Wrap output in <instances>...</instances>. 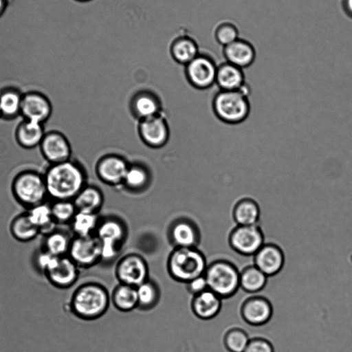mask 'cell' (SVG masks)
I'll return each instance as SVG.
<instances>
[{
  "label": "cell",
  "mask_w": 352,
  "mask_h": 352,
  "mask_svg": "<svg viewBox=\"0 0 352 352\" xmlns=\"http://www.w3.org/2000/svg\"><path fill=\"white\" fill-rule=\"evenodd\" d=\"M135 108L138 114L144 118L155 116L157 111L155 101L148 96H141L135 102Z\"/></svg>",
  "instance_id": "f35d334b"
},
{
  "label": "cell",
  "mask_w": 352,
  "mask_h": 352,
  "mask_svg": "<svg viewBox=\"0 0 352 352\" xmlns=\"http://www.w3.org/2000/svg\"><path fill=\"white\" fill-rule=\"evenodd\" d=\"M52 112V103L44 93L37 90L23 92L21 111L22 119L45 124Z\"/></svg>",
  "instance_id": "9c48e42d"
},
{
  "label": "cell",
  "mask_w": 352,
  "mask_h": 352,
  "mask_svg": "<svg viewBox=\"0 0 352 352\" xmlns=\"http://www.w3.org/2000/svg\"><path fill=\"white\" fill-rule=\"evenodd\" d=\"M243 352H274V347L267 339L256 337L250 338Z\"/></svg>",
  "instance_id": "60d3db41"
},
{
  "label": "cell",
  "mask_w": 352,
  "mask_h": 352,
  "mask_svg": "<svg viewBox=\"0 0 352 352\" xmlns=\"http://www.w3.org/2000/svg\"><path fill=\"white\" fill-rule=\"evenodd\" d=\"M29 217L38 228L40 234L45 236L57 228L50 205V201H45L26 210Z\"/></svg>",
  "instance_id": "4316f807"
},
{
  "label": "cell",
  "mask_w": 352,
  "mask_h": 352,
  "mask_svg": "<svg viewBox=\"0 0 352 352\" xmlns=\"http://www.w3.org/2000/svg\"><path fill=\"white\" fill-rule=\"evenodd\" d=\"M250 88L247 84L239 90H219L213 100L216 116L223 122L237 124L247 119L250 112L248 96Z\"/></svg>",
  "instance_id": "5b68a950"
},
{
  "label": "cell",
  "mask_w": 352,
  "mask_h": 352,
  "mask_svg": "<svg viewBox=\"0 0 352 352\" xmlns=\"http://www.w3.org/2000/svg\"><path fill=\"white\" fill-rule=\"evenodd\" d=\"M14 200L25 210L49 200L43 173L26 168L16 173L11 182Z\"/></svg>",
  "instance_id": "3957f363"
},
{
  "label": "cell",
  "mask_w": 352,
  "mask_h": 352,
  "mask_svg": "<svg viewBox=\"0 0 352 352\" xmlns=\"http://www.w3.org/2000/svg\"><path fill=\"white\" fill-rule=\"evenodd\" d=\"M127 170L125 162L114 157L102 160L98 168L100 177L111 184H116L124 179Z\"/></svg>",
  "instance_id": "4dcf8cb0"
},
{
  "label": "cell",
  "mask_w": 352,
  "mask_h": 352,
  "mask_svg": "<svg viewBox=\"0 0 352 352\" xmlns=\"http://www.w3.org/2000/svg\"><path fill=\"white\" fill-rule=\"evenodd\" d=\"M74 236H88L94 235L98 228V217L96 213L77 211L69 223Z\"/></svg>",
  "instance_id": "1f68e13d"
},
{
  "label": "cell",
  "mask_w": 352,
  "mask_h": 352,
  "mask_svg": "<svg viewBox=\"0 0 352 352\" xmlns=\"http://www.w3.org/2000/svg\"><path fill=\"white\" fill-rule=\"evenodd\" d=\"M46 131L45 124L22 119L15 127L14 137L20 147L30 150L39 146Z\"/></svg>",
  "instance_id": "e0dca14e"
},
{
  "label": "cell",
  "mask_w": 352,
  "mask_h": 352,
  "mask_svg": "<svg viewBox=\"0 0 352 352\" xmlns=\"http://www.w3.org/2000/svg\"><path fill=\"white\" fill-rule=\"evenodd\" d=\"M0 119H1V118H0Z\"/></svg>",
  "instance_id": "bcb514c9"
},
{
  "label": "cell",
  "mask_w": 352,
  "mask_h": 352,
  "mask_svg": "<svg viewBox=\"0 0 352 352\" xmlns=\"http://www.w3.org/2000/svg\"><path fill=\"white\" fill-rule=\"evenodd\" d=\"M57 256H55L40 247L33 255L34 268L43 275L50 268Z\"/></svg>",
  "instance_id": "74e56055"
},
{
  "label": "cell",
  "mask_w": 352,
  "mask_h": 352,
  "mask_svg": "<svg viewBox=\"0 0 352 352\" xmlns=\"http://www.w3.org/2000/svg\"><path fill=\"white\" fill-rule=\"evenodd\" d=\"M6 1L7 0H0V16L3 14L6 8Z\"/></svg>",
  "instance_id": "ee69618b"
},
{
  "label": "cell",
  "mask_w": 352,
  "mask_h": 352,
  "mask_svg": "<svg viewBox=\"0 0 352 352\" xmlns=\"http://www.w3.org/2000/svg\"><path fill=\"white\" fill-rule=\"evenodd\" d=\"M138 306L140 309L148 310L156 305L160 298V290L155 283L146 280L136 287Z\"/></svg>",
  "instance_id": "836d02e7"
},
{
  "label": "cell",
  "mask_w": 352,
  "mask_h": 352,
  "mask_svg": "<svg viewBox=\"0 0 352 352\" xmlns=\"http://www.w3.org/2000/svg\"><path fill=\"white\" fill-rule=\"evenodd\" d=\"M217 66L210 56L199 53L186 65L187 78L198 88L210 87L215 83Z\"/></svg>",
  "instance_id": "4fadbf2b"
},
{
  "label": "cell",
  "mask_w": 352,
  "mask_h": 352,
  "mask_svg": "<svg viewBox=\"0 0 352 352\" xmlns=\"http://www.w3.org/2000/svg\"><path fill=\"white\" fill-rule=\"evenodd\" d=\"M76 1H78L79 2H87V1H91V0H76Z\"/></svg>",
  "instance_id": "f6af8a7d"
},
{
  "label": "cell",
  "mask_w": 352,
  "mask_h": 352,
  "mask_svg": "<svg viewBox=\"0 0 352 352\" xmlns=\"http://www.w3.org/2000/svg\"><path fill=\"white\" fill-rule=\"evenodd\" d=\"M109 302L110 296L104 287L94 283H87L73 292L68 306L76 317L89 320L102 316L107 311Z\"/></svg>",
  "instance_id": "7a4b0ae2"
},
{
  "label": "cell",
  "mask_w": 352,
  "mask_h": 352,
  "mask_svg": "<svg viewBox=\"0 0 352 352\" xmlns=\"http://www.w3.org/2000/svg\"><path fill=\"white\" fill-rule=\"evenodd\" d=\"M124 180L129 186L138 188L146 182V175L142 169L133 167L128 168Z\"/></svg>",
  "instance_id": "ab89813d"
},
{
  "label": "cell",
  "mask_w": 352,
  "mask_h": 352,
  "mask_svg": "<svg viewBox=\"0 0 352 352\" xmlns=\"http://www.w3.org/2000/svg\"><path fill=\"white\" fill-rule=\"evenodd\" d=\"M169 234L175 248H197L200 239L197 228L187 221L175 223Z\"/></svg>",
  "instance_id": "d4e9b609"
},
{
  "label": "cell",
  "mask_w": 352,
  "mask_h": 352,
  "mask_svg": "<svg viewBox=\"0 0 352 352\" xmlns=\"http://www.w3.org/2000/svg\"><path fill=\"white\" fill-rule=\"evenodd\" d=\"M250 340L249 336L244 329L233 327L226 331L223 342L230 352H243Z\"/></svg>",
  "instance_id": "d590c367"
},
{
  "label": "cell",
  "mask_w": 352,
  "mask_h": 352,
  "mask_svg": "<svg viewBox=\"0 0 352 352\" xmlns=\"http://www.w3.org/2000/svg\"><path fill=\"white\" fill-rule=\"evenodd\" d=\"M204 276L208 289L222 299L233 296L240 288V271L231 261L219 259L208 265Z\"/></svg>",
  "instance_id": "8992f818"
},
{
  "label": "cell",
  "mask_w": 352,
  "mask_h": 352,
  "mask_svg": "<svg viewBox=\"0 0 352 352\" xmlns=\"http://www.w3.org/2000/svg\"><path fill=\"white\" fill-rule=\"evenodd\" d=\"M77 211L96 213L100 207L102 197L94 188H83L73 199Z\"/></svg>",
  "instance_id": "d6a6232c"
},
{
  "label": "cell",
  "mask_w": 352,
  "mask_h": 352,
  "mask_svg": "<svg viewBox=\"0 0 352 352\" xmlns=\"http://www.w3.org/2000/svg\"><path fill=\"white\" fill-rule=\"evenodd\" d=\"M240 313L245 322L258 327L270 320L273 315V307L267 298L258 295L252 296L243 302Z\"/></svg>",
  "instance_id": "9a60e30c"
},
{
  "label": "cell",
  "mask_w": 352,
  "mask_h": 352,
  "mask_svg": "<svg viewBox=\"0 0 352 352\" xmlns=\"http://www.w3.org/2000/svg\"><path fill=\"white\" fill-rule=\"evenodd\" d=\"M207 266L205 256L197 248H175L167 261L170 276L185 283L204 275Z\"/></svg>",
  "instance_id": "277c9868"
},
{
  "label": "cell",
  "mask_w": 352,
  "mask_h": 352,
  "mask_svg": "<svg viewBox=\"0 0 352 352\" xmlns=\"http://www.w3.org/2000/svg\"><path fill=\"white\" fill-rule=\"evenodd\" d=\"M222 298L209 289L194 296L191 308L194 314L200 319L210 320L220 311Z\"/></svg>",
  "instance_id": "d6986e66"
},
{
  "label": "cell",
  "mask_w": 352,
  "mask_h": 352,
  "mask_svg": "<svg viewBox=\"0 0 352 352\" xmlns=\"http://www.w3.org/2000/svg\"><path fill=\"white\" fill-rule=\"evenodd\" d=\"M254 256V265L268 277L278 274L285 264V254L280 246L264 243Z\"/></svg>",
  "instance_id": "2e32d148"
},
{
  "label": "cell",
  "mask_w": 352,
  "mask_h": 352,
  "mask_svg": "<svg viewBox=\"0 0 352 352\" xmlns=\"http://www.w3.org/2000/svg\"><path fill=\"white\" fill-rule=\"evenodd\" d=\"M67 256L80 268H88L101 261L100 241L96 234L74 236Z\"/></svg>",
  "instance_id": "ba28073f"
},
{
  "label": "cell",
  "mask_w": 352,
  "mask_h": 352,
  "mask_svg": "<svg viewBox=\"0 0 352 352\" xmlns=\"http://www.w3.org/2000/svg\"><path fill=\"white\" fill-rule=\"evenodd\" d=\"M38 148L41 156L48 164L71 160L70 143L67 137L58 130L47 131Z\"/></svg>",
  "instance_id": "30bf717a"
},
{
  "label": "cell",
  "mask_w": 352,
  "mask_h": 352,
  "mask_svg": "<svg viewBox=\"0 0 352 352\" xmlns=\"http://www.w3.org/2000/svg\"><path fill=\"white\" fill-rule=\"evenodd\" d=\"M223 54L226 61L243 69L254 63L256 50L250 42L239 37L232 43L223 47Z\"/></svg>",
  "instance_id": "ac0fdd59"
},
{
  "label": "cell",
  "mask_w": 352,
  "mask_h": 352,
  "mask_svg": "<svg viewBox=\"0 0 352 352\" xmlns=\"http://www.w3.org/2000/svg\"><path fill=\"white\" fill-rule=\"evenodd\" d=\"M52 217L58 225L69 224L77 212L73 200H50Z\"/></svg>",
  "instance_id": "e575fe53"
},
{
  "label": "cell",
  "mask_w": 352,
  "mask_h": 352,
  "mask_svg": "<svg viewBox=\"0 0 352 352\" xmlns=\"http://www.w3.org/2000/svg\"><path fill=\"white\" fill-rule=\"evenodd\" d=\"M267 278L256 265H248L240 271V288L250 294L259 292L265 287Z\"/></svg>",
  "instance_id": "f1b7e54d"
},
{
  "label": "cell",
  "mask_w": 352,
  "mask_h": 352,
  "mask_svg": "<svg viewBox=\"0 0 352 352\" xmlns=\"http://www.w3.org/2000/svg\"><path fill=\"white\" fill-rule=\"evenodd\" d=\"M232 218L238 226H251L258 223L261 209L258 202L250 197H243L234 204Z\"/></svg>",
  "instance_id": "7402d4cb"
},
{
  "label": "cell",
  "mask_w": 352,
  "mask_h": 352,
  "mask_svg": "<svg viewBox=\"0 0 352 352\" xmlns=\"http://www.w3.org/2000/svg\"><path fill=\"white\" fill-rule=\"evenodd\" d=\"M113 305L120 311H129L138 307L136 287L120 283L111 295Z\"/></svg>",
  "instance_id": "f546056e"
},
{
  "label": "cell",
  "mask_w": 352,
  "mask_h": 352,
  "mask_svg": "<svg viewBox=\"0 0 352 352\" xmlns=\"http://www.w3.org/2000/svg\"><path fill=\"white\" fill-rule=\"evenodd\" d=\"M72 239L67 232L56 228L43 236L41 248L57 257L67 256Z\"/></svg>",
  "instance_id": "83f0119b"
},
{
  "label": "cell",
  "mask_w": 352,
  "mask_h": 352,
  "mask_svg": "<svg viewBox=\"0 0 352 352\" xmlns=\"http://www.w3.org/2000/svg\"><path fill=\"white\" fill-rule=\"evenodd\" d=\"M214 38L217 42L225 47L239 38V31L237 27L231 22L220 23L214 30Z\"/></svg>",
  "instance_id": "8d00e7d4"
},
{
  "label": "cell",
  "mask_w": 352,
  "mask_h": 352,
  "mask_svg": "<svg viewBox=\"0 0 352 352\" xmlns=\"http://www.w3.org/2000/svg\"><path fill=\"white\" fill-rule=\"evenodd\" d=\"M140 132L145 142L155 146L164 144L168 138V129L164 121L157 116L144 118Z\"/></svg>",
  "instance_id": "cb8c5ba5"
},
{
  "label": "cell",
  "mask_w": 352,
  "mask_h": 352,
  "mask_svg": "<svg viewBox=\"0 0 352 352\" xmlns=\"http://www.w3.org/2000/svg\"><path fill=\"white\" fill-rule=\"evenodd\" d=\"M23 92L14 86L0 89V118L13 120L21 116Z\"/></svg>",
  "instance_id": "44dd1931"
},
{
  "label": "cell",
  "mask_w": 352,
  "mask_h": 352,
  "mask_svg": "<svg viewBox=\"0 0 352 352\" xmlns=\"http://www.w3.org/2000/svg\"><path fill=\"white\" fill-rule=\"evenodd\" d=\"M343 8L345 12L352 17V0H343Z\"/></svg>",
  "instance_id": "7bdbcfd3"
},
{
  "label": "cell",
  "mask_w": 352,
  "mask_h": 352,
  "mask_svg": "<svg viewBox=\"0 0 352 352\" xmlns=\"http://www.w3.org/2000/svg\"><path fill=\"white\" fill-rule=\"evenodd\" d=\"M80 268L67 255L57 257L43 276L49 283L59 289H67L78 280Z\"/></svg>",
  "instance_id": "7c38bea8"
},
{
  "label": "cell",
  "mask_w": 352,
  "mask_h": 352,
  "mask_svg": "<svg viewBox=\"0 0 352 352\" xmlns=\"http://www.w3.org/2000/svg\"><path fill=\"white\" fill-rule=\"evenodd\" d=\"M186 285L188 292L194 296L208 289V285L204 275L192 279L186 283Z\"/></svg>",
  "instance_id": "b9f144b4"
},
{
  "label": "cell",
  "mask_w": 352,
  "mask_h": 352,
  "mask_svg": "<svg viewBox=\"0 0 352 352\" xmlns=\"http://www.w3.org/2000/svg\"><path fill=\"white\" fill-rule=\"evenodd\" d=\"M228 242L232 249L243 256H254L264 243L262 229L258 224L236 225L230 232Z\"/></svg>",
  "instance_id": "52a82bcc"
},
{
  "label": "cell",
  "mask_w": 352,
  "mask_h": 352,
  "mask_svg": "<svg viewBox=\"0 0 352 352\" xmlns=\"http://www.w3.org/2000/svg\"><path fill=\"white\" fill-rule=\"evenodd\" d=\"M170 52L177 63L185 65L199 54L197 43L188 36L175 38L170 45Z\"/></svg>",
  "instance_id": "484cf974"
},
{
  "label": "cell",
  "mask_w": 352,
  "mask_h": 352,
  "mask_svg": "<svg viewBox=\"0 0 352 352\" xmlns=\"http://www.w3.org/2000/svg\"><path fill=\"white\" fill-rule=\"evenodd\" d=\"M215 83L220 90L234 91L246 84L243 69L227 61L217 66Z\"/></svg>",
  "instance_id": "ffe728a7"
},
{
  "label": "cell",
  "mask_w": 352,
  "mask_h": 352,
  "mask_svg": "<svg viewBox=\"0 0 352 352\" xmlns=\"http://www.w3.org/2000/svg\"><path fill=\"white\" fill-rule=\"evenodd\" d=\"M122 225L115 220H107L98 226L96 236L101 245V261H109L118 254L125 236Z\"/></svg>",
  "instance_id": "8fae6325"
},
{
  "label": "cell",
  "mask_w": 352,
  "mask_h": 352,
  "mask_svg": "<svg viewBox=\"0 0 352 352\" xmlns=\"http://www.w3.org/2000/svg\"><path fill=\"white\" fill-rule=\"evenodd\" d=\"M116 273L120 283L136 287L148 280V269L140 256L127 254L118 262Z\"/></svg>",
  "instance_id": "5bb4252c"
},
{
  "label": "cell",
  "mask_w": 352,
  "mask_h": 352,
  "mask_svg": "<svg viewBox=\"0 0 352 352\" xmlns=\"http://www.w3.org/2000/svg\"><path fill=\"white\" fill-rule=\"evenodd\" d=\"M43 173L50 200H73L84 188V174L71 160L48 164Z\"/></svg>",
  "instance_id": "6da1fadb"
},
{
  "label": "cell",
  "mask_w": 352,
  "mask_h": 352,
  "mask_svg": "<svg viewBox=\"0 0 352 352\" xmlns=\"http://www.w3.org/2000/svg\"><path fill=\"white\" fill-rule=\"evenodd\" d=\"M8 228L12 238L21 243L30 242L40 234L26 211L15 215L10 221Z\"/></svg>",
  "instance_id": "603a6c76"
}]
</instances>
